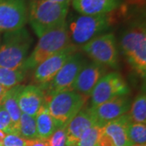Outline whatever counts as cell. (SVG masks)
<instances>
[{"label":"cell","instance_id":"obj_1","mask_svg":"<svg viewBox=\"0 0 146 146\" xmlns=\"http://www.w3.org/2000/svg\"><path fill=\"white\" fill-rule=\"evenodd\" d=\"M70 4H58L46 0H31L28 20L38 38L66 22Z\"/></svg>","mask_w":146,"mask_h":146},{"label":"cell","instance_id":"obj_2","mask_svg":"<svg viewBox=\"0 0 146 146\" xmlns=\"http://www.w3.org/2000/svg\"><path fill=\"white\" fill-rule=\"evenodd\" d=\"M114 21L110 14L87 16L78 13L70 15L66 23L72 43L77 46L108 31Z\"/></svg>","mask_w":146,"mask_h":146},{"label":"cell","instance_id":"obj_3","mask_svg":"<svg viewBox=\"0 0 146 146\" xmlns=\"http://www.w3.org/2000/svg\"><path fill=\"white\" fill-rule=\"evenodd\" d=\"M120 48L129 65L145 78L146 28L145 21L135 22L127 28L120 38Z\"/></svg>","mask_w":146,"mask_h":146},{"label":"cell","instance_id":"obj_4","mask_svg":"<svg viewBox=\"0 0 146 146\" xmlns=\"http://www.w3.org/2000/svg\"><path fill=\"white\" fill-rule=\"evenodd\" d=\"M33 39L25 27L4 33L0 43V68H21L28 57Z\"/></svg>","mask_w":146,"mask_h":146},{"label":"cell","instance_id":"obj_5","mask_svg":"<svg viewBox=\"0 0 146 146\" xmlns=\"http://www.w3.org/2000/svg\"><path fill=\"white\" fill-rule=\"evenodd\" d=\"M70 44H72V41L68 33L67 23L65 22L39 38L34 49L30 55L27 57L21 68L25 72L35 69L43 61Z\"/></svg>","mask_w":146,"mask_h":146},{"label":"cell","instance_id":"obj_6","mask_svg":"<svg viewBox=\"0 0 146 146\" xmlns=\"http://www.w3.org/2000/svg\"><path fill=\"white\" fill-rule=\"evenodd\" d=\"M85 103L84 96L76 91H63L46 98V105L50 115L61 127L68 123L83 109Z\"/></svg>","mask_w":146,"mask_h":146},{"label":"cell","instance_id":"obj_7","mask_svg":"<svg viewBox=\"0 0 146 146\" xmlns=\"http://www.w3.org/2000/svg\"><path fill=\"white\" fill-rule=\"evenodd\" d=\"M82 50L93 61L104 67L116 68L119 63V52L115 35L103 33L82 46Z\"/></svg>","mask_w":146,"mask_h":146},{"label":"cell","instance_id":"obj_8","mask_svg":"<svg viewBox=\"0 0 146 146\" xmlns=\"http://www.w3.org/2000/svg\"><path fill=\"white\" fill-rule=\"evenodd\" d=\"M87 63V60L81 54L75 53L52 80L42 89L46 90V98L51 97L60 92L72 90L73 84L78 74Z\"/></svg>","mask_w":146,"mask_h":146},{"label":"cell","instance_id":"obj_9","mask_svg":"<svg viewBox=\"0 0 146 146\" xmlns=\"http://www.w3.org/2000/svg\"><path fill=\"white\" fill-rule=\"evenodd\" d=\"M129 92L127 84L120 74L107 73L98 80L90 94L91 104L98 106L116 97L127 95Z\"/></svg>","mask_w":146,"mask_h":146},{"label":"cell","instance_id":"obj_10","mask_svg":"<svg viewBox=\"0 0 146 146\" xmlns=\"http://www.w3.org/2000/svg\"><path fill=\"white\" fill-rule=\"evenodd\" d=\"M76 52L77 46L72 43L48 58L35 68L33 74L34 81L39 84L41 89H43L52 80L68 59Z\"/></svg>","mask_w":146,"mask_h":146},{"label":"cell","instance_id":"obj_11","mask_svg":"<svg viewBox=\"0 0 146 146\" xmlns=\"http://www.w3.org/2000/svg\"><path fill=\"white\" fill-rule=\"evenodd\" d=\"M27 20L26 0H0V33L21 29Z\"/></svg>","mask_w":146,"mask_h":146},{"label":"cell","instance_id":"obj_12","mask_svg":"<svg viewBox=\"0 0 146 146\" xmlns=\"http://www.w3.org/2000/svg\"><path fill=\"white\" fill-rule=\"evenodd\" d=\"M131 106V100L125 96L116 97L102 104L89 107V110L94 118L96 126L102 127L107 123L127 114Z\"/></svg>","mask_w":146,"mask_h":146},{"label":"cell","instance_id":"obj_13","mask_svg":"<svg viewBox=\"0 0 146 146\" xmlns=\"http://www.w3.org/2000/svg\"><path fill=\"white\" fill-rule=\"evenodd\" d=\"M106 72L104 66L95 62L87 63L78 74L72 90L83 96H90L95 85Z\"/></svg>","mask_w":146,"mask_h":146},{"label":"cell","instance_id":"obj_14","mask_svg":"<svg viewBox=\"0 0 146 146\" xmlns=\"http://www.w3.org/2000/svg\"><path fill=\"white\" fill-rule=\"evenodd\" d=\"M46 102V94L39 86H23L18 95V105L23 114L36 116L38 110Z\"/></svg>","mask_w":146,"mask_h":146},{"label":"cell","instance_id":"obj_15","mask_svg":"<svg viewBox=\"0 0 146 146\" xmlns=\"http://www.w3.org/2000/svg\"><path fill=\"white\" fill-rule=\"evenodd\" d=\"M71 2L77 13L87 16L110 14L122 4V0H71Z\"/></svg>","mask_w":146,"mask_h":146},{"label":"cell","instance_id":"obj_16","mask_svg":"<svg viewBox=\"0 0 146 146\" xmlns=\"http://www.w3.org/2000/svg\"><path fill=\"white\" fill-rule=\"evenodd\" d=\"M94 126H96V123L89 108L80 110L66 126V146L76 145L84 132Z\"/></svg>","mask_w":146,"mask_h":146},{"label":"cell","instance_id":"obj_17","mask_svg":"<svg viewBox=\"0 0 146 146\" xmlns=\"http://www.w3.org/2000/svg\"><path fill=\"white\" fill-rule=\"evenodd\" d=\"M130 122L129 115L125 114L116 119L107 123L102 128L113 141L115 146H131L132 144L129 141L127 134V125Z\"/></svg>","mask_w":146,"mask_h":146},{"label":"cell","instance_id":"obj_18","mask_svg":"<svg viewBox=\"0 0 146 146\" xmlns=\"http://www.w3.org/2000/svg\"><path fill=\"white\" fill-rule=\"evenodd\" d=\"M36 126V132L38 139L46 141L54 132V131L61 126L50 115L47 109L46 102L40 108L35 116Z\"/></svg>","mask_w":146,"mask_h":146},{"label":"cell","instance_id":"obj_19","mask_svg":"<svg viewBox=\"0 0 146 146\" xmlns=\"http://www.w3.org/2000/svg\"><path fill=\"white\" fill-rule=\"evenodd\" d=\"M22 88L23 86L20 84L7 90L0 105L10 116L15 131H16V133L18 136H19L18 126H19V122H20V119L22 114L18 105V95L20 94Z\"/></svg>","mask_w":146,"mask_h":146},{"label":"cell","instance_id":"obj_20","mask_svg":"<svg viewBox=\"0 0 146 146\" xmlns=\"http://www.w3.org/2000/svg\"><path fill=\"white\" fill-rule=\"evenodd\" d=\"M25 72L21 68L18 69L0 68V85L6 90L20 85L25 79Z\"/></svg>","mask_w":146,"mask_h":146},{"label":"cell","instance_id":"obj_21","mask_svg":"<svg viewBox=\"0 0 146 146\" xmlns=\"http://www.w3.org/2000/svg\"><path fill=\"white\" fill-rule=\"evenodd\" d=\"M129 118L131 122L137 123H146V96L141 93L131 104Z\"/></svg>","mask_w":146,"mask_h":146},{"label":"cell","instance_id":"obj_22","mask_svg":"<svg viewBox=\"0 0 146 146\" xmlns=\"http://www.w3.org/2000/svg\"><path fill=\"white\" fill-rule=\"evenodd\" d=\"M18 132L19 136L25 140L38 139L35 117L22 113L18 126Z\"/></svg>","mask_w":146,"mask_h":146},{"label":"cell","instance_id":"obj_23","mask_svg":"<svg viewBox=\"0 0 146 146\" xmlns=\"http://www.w3.org/2000/svg\"><path fill=\"white\" fill-rule=\"evenodd\" d=\"M127 134L132 145H145L146 124L130 122L127 125Z\"/></svg>","mask_w":146,"mask_h":146},{"label":"cell","instance_id":"obj_24","mask_svg":"<svg viewBox=\"0 0 146 146\" xmlns=\"http://www.w3.org/2000/svg\"><path fill=\"white\" fill-rule=\"evenodd\" d=\"M101 127L98 126H94L86 130L77 144L75 146H97L98 141L99 138Z\"/></svg>","mask_w":146,"mask_h":146},{"label":"cell","instance_id":"obj_25","mask_svg":"<svg viewBox=\"0 0 146 146\" xmlns=\"http://www.w3.org/2000/svg\"><path fill=\"white\" fill-rule=\"evenodd\" d=\"M66 127H59L46 140L48 146H66Z\"/></svg>","mask_w":146,"mask_h":146},{"label":"cell","instance_id":"obj_26","mask_svg":"<svg viewBox=\"0 0 146 146\" xmlns=\"http://www.w3.org/2000/svg\"><path fill=\"white\" fill-rule=\"evenodd\" d=\"M0 131L5 132L6 134H10V133L16 134L10 116L1 106H0Z\"/></svg>","mask_w":146,"mask_h":146},{"label":"cell","instance_id":"obj_27","mask_svg":"<svg viewBox=\"0 0 146 146\" xmlns=\"http://www.w3.org/2000/svg\"><path fill=\"white\" fill-rule=\"evenodd\" d=\"M3 146H26V140L16 134H7L2 141Z\"/></svg>","mask_w":146,"mask_h":146},{"label":"cell","instance_id":"obj_28","mask_svg":"<svg viewBox=\"0 0 146 146\" xmlns=\"http://www.w3.org/2000/svg\"><path fill=\"white\" fill-rule=\"evenodd\" d=\"M97 146H115L113 141L105 133L102 127H101V132H100Z\"/></svg>","mask_w":146,"mask_h":146},{"label":"cell","instance_id":"obj_29","mask_svg":"<svg viewBox=\"0 0 146 146\" xmlns=\"http://www.w3.org/2000/svg\"><path fill=\"white\" fill-rule=\"evenodd\" d=\"M26 146H48V145L46 141L36 139V140H26Z\"/></svg>","mask_w":146,"mask_h":146},{"label":"cell","instance_id":"obj_30","mask_svg":"<svg viewBox=\"0 0 146 146\" xmlns=\"http://www.w3.org/2000/svg\"><path fill=\"white\" fill-rule=\"evenodd\" d=\"M46 1L58 3V4H70L71 3V0H46Z\"/></svg>","mask_w":146,"mask_h":146},{"label":"cell","instance_id":"obj_31","mask_svg":"<svg viewBox=\"0 0 146 146\" xmlns=\"http://www.w3.org/2000/svg\"><path fill=\"white\" fill-rule=\"evenodd\" d=\"M7 91V90H6L3 86H1V85H0V105H1V102H2V101H3V98H4V96H5Z\"/></svg>","mask_w":146,"mask_h":146},{"label":"cell","instance_id":"obj_32","mask_svg":"<svg viewBox=\"0 0 146 146\" xmlns=\"http://www.w3.org/2000/svg\"><path fill=\"white\" fill-rule=\"evenodd\" d=\"M131 146H146L145 145H132Z\"/></svg>","mask_w":146,"mask_h":146},{"label":"cell","instance_id":"obj_33","mask_svg":"<svg viewBox=\"0 0 146 146\" xmlns=\"http://www.w3.org/2000/svg\"><path fill=\"white\" fill-rule=\"evenodd\" d=\"M0 146H3V145H2V143H0Z\"/></svg>","mask_w":146,"mask_h":146},{"label":"cell","instance_id":"obj_34","mask_svg":"<svg viewBox=\"0 0 146 146\" xmlns=\"http://www.w3.org/2000/svg\"><path fill=\"white\" fill-rule=\"evenodd\" d=\"M0 43H1V42H0Z\"/></svg>","mask_w":146,"mask_h":146}]
</instances>
